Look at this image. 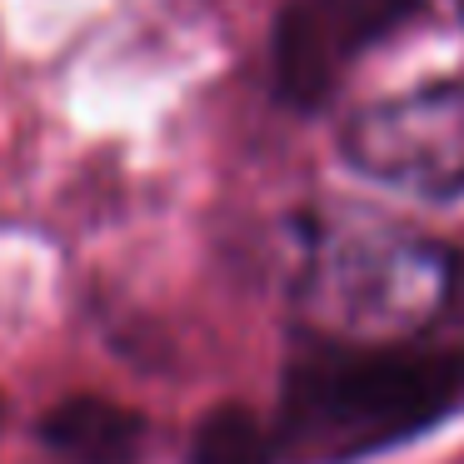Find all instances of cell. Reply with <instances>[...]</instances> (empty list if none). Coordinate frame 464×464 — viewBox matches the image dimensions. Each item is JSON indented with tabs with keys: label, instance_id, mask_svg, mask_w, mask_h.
Listing matches in <instances>:
<instances>
[{
	"label": "cell",
	"instance_id": "cell-1",
	"mask_svg": "<svg viewBox=\"0 0 464 464\" xmlns=\"http://www.w3.org/2000/svg\"><path fill=\"white\" fill-rule=\"evenodd\" d=\"M464 410V350L330 340L290 364L270 420L280 464H354Z\"/></svg>",
	"mask_w": 464,
	"mask_h": 464
},
{
	"label": "cell",
	"instance_id": "cell-2",
	"mask_svg": "<svg viewBox=\"0 0 464 464\" xmlns=\"http://www.w3.org/2000/svg\"><path fill=\"white\" fill-rule=\"evenodd\" d=\"M454 290V255L394 225L324 230L304 265V304L340 340H410Z\"/></svg>",
	"mask_w": 464,
	"mask_h": 464
},
{
	"label": "cell",
	"instance_id": "cell-3",
	"mask_svg": "<svg viewBox=\"0 0 464 464\" xmlns=\"http://www.w3.org/2000/svg\"><path fill=\"white\" fill-rule=\"evenodd\" d=\"M340 150L364 180L420 200L464 195V81L374 101L344 125Z\"/></svg>",
	"mask_w": 464,
	"mask_h": 464
},
{
	"label": "cell",
	"instance_id": "cell-4",
	"mask_svg": "<svg viewBox=\"0 0 464 464\" xmlns=\"http://www.w3.org/2000/svg\"><path fill=\"white\" fill-rule=\"evenodd\" d=\"M420 0H290L275 21V85L290 105H324L360 51L410 21Z\"/></svg>",
	"mask_w": 464,
	"mask_h": 464
},
{
	"label": "cell",
	"instance_id": "cell-5",
	"mask_svg": "<svg viewBox=\"0 0 464 464\" xmlns=\"http://www.w3.org/2000/svg\"><path fill=\"white\" fill-rule=\"evenodd\" d=\"M51 464H135L145 450V420L101 394H71L35 430Z\"/></svg>",
	"mask_w": 464,
	"mask_h": 464
},
{
	"label": "cell",
	"instance_id": "cell-6",
	"mask_svg": "<svg viewBox=\"0 0 464 464\" xmlns=\"http://www.w3.org/2000/svg\"><path fill=\"white\" fill-rule=\"evenodd\" d=\"M190 464H280V450L260 414L240 410V404H220L195 424Z\"/></svg>",
	"mask_w": 464,
	"mask_h": 464
}]
</instances>
